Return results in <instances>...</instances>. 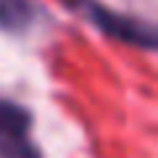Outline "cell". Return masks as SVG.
<instances>
[{"label": "cell", "instance_id": "6da1fadb", "mask_svg": "<svg viewBox=\"0 0 158 158\" xmlns=\"http://www.w3.org/2000/svg\"><path fill=\"white\" fill-rule=\"evenodd\" d=\"M69 6L77 8L92 27H98L108 37L118 40L124 45H135L140 50H156L158 32L153 24L142 21V19H135V16H127V13H118L113 8L103 6L100 0H71Z\"/></svg>", "mask_w": 158, "mask_h": 158}, {"label": "cell", "instance_id": "7a4b0ae2", "mask_svg": "<svg viewBox=\"0 0 158 158\" xmlns=\"http://www.w3.org/2000/svg\"><path fill=\"white\" fill-rule=\"evenodd\" d=\"M0 158H42L32 142V113L0 98Z\"/></svg>", "mask_w": 158, "mask_h": 158}, {"label": "cell", "instance_id": "3957f363", "mask_svg": "<svg viewBox=\"0 0 158 158\" xmlns=\"http://www.w3.org/2000/svg\"><path fill=\"white\" fill-rule=\"evenodd\" d=\"M37 6L32 0H0V27L6 32H27L34 24Z\"/></svg>", "mask_w": 158, "mask_h": 158}]
</instances>
